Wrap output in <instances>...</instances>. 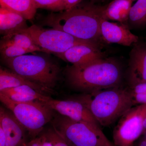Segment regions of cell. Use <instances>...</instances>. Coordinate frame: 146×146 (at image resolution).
I'll list each match as a JSON object with an SVG mask.
<instances>
[{
	"label": "cell",
	"mask_w": 146,
	"mask_h": 146,
	"mask_svg": "<svg viewBox=\"0 0 146 146\" xmlns=\"http://www.w3.org/2000/svg\"><path fill=\"white\" fill-rule=\"evenodd\" d=\"M131 1H136V0H131Z\"/></svg>",
	"instance_id": "32"
},
{
	"label": "cell",
	"mask_w": 146,
	"mask_h": 146,
	"mask_svg": "<svg viewBox=\"0 0 146 146\" xmlns=\"http://www.w3.org/2000/svg\"><path fill=\"white\" fill-rule=\"evenodd\" d=\"M3 60L11 71L48 89L52 90L59 79V66L43 56L25 54Z\"/></svg>",
	"instance_id": "5"
},
{
	"label": "cell",
	"mask_w": 146,
	"mask_h": 146,
	"mask_svg": "<svg viewBox=\"0 0 146 146\" xmlns=\"http://www.w3.org/2000/svg\"><path fill=\"white\" fill-rule=\"evenodd\" d=\"M1 39L25 49L30 52H43V50L35 43L31 37L22 30L4 35Z\"/></svg>",
	"instance_id": "19"
},
{
	"label": "cell",
	"mask_w": 146,
	"mask_h": 146,
	"mask_svg": "<svg viewBox=\"0 0 146 146\" xmlns=\"http://www.w3.org/2000/svg\"><path fill=\"white\" fill-rule=\"evenodd\" d=\"M102 18L99 6L80 3L70 10L50 13L43 23L101 47L103 41L100 30Z\"/></svg>",
	"instance_id": "1"
},
{
	"label": "cell",
	"mask_w": 146,
	"mask_h": 146,
	"mask_svg": "<svg viewBox=\"0 0 146 146\" xmlns=\"http://www.w3.org/2000/svg\"><path fill=\"white\" fill-rule=\"evenodd\" d=\"M133 1L131 0H113L104 6H99L102 18L107 21L127 22Z\"/></svg>",
	"instance_id": "14"
},
{
	"label": "cell",
	"mask_w": 146,
	"mask_h": 146,
	"mask_svg": "<svg viewBox=\"0 0 146 146\" xmlns=\"http://www.w3.org/2000/svg\"><path fill=\"white\" fill-rule=\"evenodd\" d=\"M25 146H27L26 145Z\"/></svg>",
	"instance_id": "33"
},
{
	"label": "cell",
	"mask_w": 146,
	"mask_h": 146,
	"mask_svg": "<svg viewBox=\"0 0 146 146\" xmlns=\"http://www.w3.org/2000/svg\"><path fill=\"white\" fill-rule=\"evenodd\" d=\"M23 85L31 86L44 94L52 93L53 91L52 89H48L40 84L28 80L11 70H9L1 67L0 91Z\"/></svg>",
	"instance_id": "15"
},
{
	"label": "cell",
	"mask_w": 146,
	"mask_h": 146,
	"mask_svg": "<svg viewBox=\"0 0 146 146\" xmlns=\"http://www.w3.org/2000/svg\"><path fill=\"white\" fill-rule=\"evenodd\" d=\"M136 146H146V141L144 137L140 141Z\"/></svg>",
	"instance_id": "28"
},
{
	"label": "cell",
	"mask_w": 146,
	"mask_h": 146,
	"mask_svg": "<svg viewBox=\"0 0 146 146\" xmlns=\"http://www.w3.org/2000/svg\"><path fill=\"white\" fill-rule=\"evenodd\" d=\"M83 0H63L65 10H69L74 8L81 3Z\"/></svg>",
	"instance_id": "24"
},
{
	"label": "cell",
	"mask_w": 146,
	"mask_h": 146,
	"mask_svg": "<svg viewBox=\"0 0 146 146\" xmlns=\"http://www.w3.org/2000/svg\"><path fill=\"white\" fill-rule=\"evenodd\" d=\"M101 34L103 41L130 46L138 42V37L131 32L127 25L123 23H114L102 18L100 21Z\"/></svg>",
	"instance_id": "10"
},
{
	"label": "cell",
	"mask_w": 146,
	"mask_h": 146,
	"mask_svg": "<svg viewBox=\"0 0 146 146\" xmlns=\"http://www.w3.org/2000/svg\"><path fill=\"white\" fill-rule=\"evenodd\" d=\"M1 7L17 12L27 20H31L36 13V9L33 0H0Z\"/></svg>",
	"instance_id": "18"
},
{
	"label": "cell",
	"mask_w": 146,
	"mask_h": 146,
	"mask_svg": "<svg viewBox=\"0 0 146 146\" xmlns=\"http://www.w3.org/2000/svg\"><path fill=\"white\" fill-rule=\"evenodd\" d=\"M41 137L42 139L41 146H53L52 144L45 136L44 133L41 135Z\"/></svg>",
	"instance_id": "27"
},
{
	"label": "cell",
	"mask_w": 146,
	"mask_h": 146,
	"mask_svg": "<svg viewBox=\"0 0 146 146\" xmlns=\"http://www.w3.org/2000/svg\"><path fill=\"white\" fill-rule=\"evenodd\" d=\"M143 126V134H144L146 131V111L145 115V117H144Z\"/></svg>",
	"instance_id": "29"
},
{
	"label": "cell",
	"mask_w": 146,
	"mask_h": 146,
	"mask_svg": "<svg viewBox=\"0 0 146 146\" xmlns=\"http://www.w3.org/2000/svg\"><path fill=\"white\" fill-rule=\"evenodd\" d=\"M146 104L136 106L127 110L119 118L113 132L116 146H133L143 133V122Z\"/></svg>",
	"instance_id": "8"
},
{
	"label": "cell",
	"mask_w": 146,
	"mask_h": 146,
	"mask_svg": "<svg viewBox=\"0 0 146 146\" xmlns=\"http://www.w3.org/2000/svg\"><path fill=\"white\" fill-rule=\"evenodd\" d=\"M36 9H44L54 11L65 10L63 0H33Z\"/></svg>",
	"instance_id": "22"
},
{
	"label": "cell",
	"mask_w": 146,
	"mask_h": 146,
	"mask_svg": "<svg viewBox=\"0 0 146 146\" xmlns=\"http://www.w3.org/2000/svg\"><path fill=\"white\" fill-rule=\"evenodd\" d=\"M6 138L4 131L0 125V146H6Z\"/></svg>",
	"instance_id": "25"
},
{
	"label": "cell",
	"mask_w": 146,
	"mask_h": 146,
	"mask_svg": "<svg viewBox=\"0 0 146 146\" xmlns=\"http://www.w3.org/2000/svg\"><path fill=\"white\" fill-rule=\"evenodd\" d=\"M44 134L53 146H70L53 129H48Z\"/></svg>",
	"instance_id": "23"
},
{
	"label": "cell",
	"mask_w": 146,
	"mask_h": 146,
	"mask_svg": "<svg viewBox=\"0 0 146 146\" xmlns=\"http://www.w3.org/2000/svg\"><path fill=\"white\" fill-rule=\"evenodd\" d=\"M75 99L84 104L103 126L112 124L133 106L128 88L120 86L86 92Z\"/></svg>",
	"instance_id": "3"
},
{
	"label": "cell",
	"mask_w": 146,
	"mask_h": 146,
	"mask_svg": "<svg viewBox=\"0 0 146 146\" xmlns=\"http://www.w3.org/2000/svg\"><path fill=\"white\" fill-rule=\"evenodd\" d=\"M0 100L24 126L31 136L35 138L44 126L53 119V110L40 102H18L0 93Z\"/></svg>",
	"instance_id": "6"
},
{
	"label": "cell",
	"mask_w": 146,
	"mask_h": 146,
	"mask_svg": "<svg viewBox=\"0 0 146 146\" xmlns=\"http://www.w3.org/2000/svg\"><path fill=\"white\" fill-rule=\"evenodd\" d=\"M127 22L134 28L146 26V0H137L132 6Z\"/></svg>",
	"instance_id": "20"
},
{
	"label": "cell",
	"mask_w": 146,
	"mask_h": 146,
	"mask_svg": "<svg viewBox=\"0 0 146 146\" xmlns=\"http://www.w3.org/2000/svg\"><path fill=\"white\" fill-rule=\"evenodd\" d=\"M0 125L4 131L6 146H25L26 145V129L12 113L1 107Z\"/></svg>",
	"instance_id": "11"
},
{
	"label": "cell",
	"mask_w": 146,
	"mask_h": 146,
	"mask_svg": "<svg viewBox=\"0 0 146 146\" xmlns=\"http://www.w3.org/2000/svg\"><path fill=\"white\" fill-rule=\"evenodd\" d=\"M92 2H96L99 1L100 0H91Z\"/></svg>",
	"instance_id": "30"
},
{
	"label": "cell",
	"mask_w": 146,
	"mask_h": 146,
	"mask_svg": "<svg viewBox=\"0 0 146 146\" xmlns=\"http://www.w3.org/2000/svg\"><path fill=\"white\" fill-rule=\"evenodd\" d=\"M128 78L129 85L146 82V43L138 42L131 51Z\"/></svg>",
	"instance_id": "13"
},
{
	"label": "cell",
	"mask_w": 146,
	"mask_h": 146,
	"mask_svg": "<svg viewBox=\"0 0 146 146\" xmlns=\"http://www.w3.org/2000/svg\"><path fill=\"white\" fill-rule=\"evenodd\" d=\"M144 134H145V136H144V138H145V141H146V131L145 133H144Z\"/></svg>",
	"instance_id": "31"
},
{
	"label": "cell",
	"mask_w": 146,
	"mask_h": 146,
	"mask_svg": "<svg viewBox=\"0 0 146 146\" xmlns=\"http://www.w3.org/2000/svg\"><path fill=\"white\" fill-rule=\"evenodd\" d=\"M23 16L13 11L0 8V32L5 35L28 27Z\"/></svg>",
	"instance_id": "17"
},
{
	"label": "cell",
	"mask_w": 146,
	"mask_h": 146,
	"mask_svg": "<svg viewBox=\"0 0 146 146\" xmlns=\"http://www.w3.org/2000/svg\"><path fill=\"white\" fill-rule=\"evenodd\" d=\"M57 56L72 65H81L104 58L100 48L89 44H79L73 46Z\"/></svg>",
	"instance_id": "12"
},
{
	"label": "cell",
	"mask_w": 146,
	"mask_h": 146,
	"mask_svg": "<svg viewBox=\"0 0 146 146\" xmlns=\"http://www.w3.org/2000/svg\"><path fill=\"white\" fill-rule=\"evenodd\" d=\"M51 122L53 129L70 146H116L100 126L60 115H54Z\"/></svg>",
	"instance_id": "4"
},
{
	"label": "cell",
	"mask_w": 146,
	"mask_h": 146,
	"mask_svg": "<svg viewBox=\"0 0 146 146\" xmlns=\"http://www.w3.org/2000/svg\"><path fill=\"white\" fill-rule=\"evenodd\" d=\"M0 50L3 60L18 57L30 53L25 49L2 39Z\"/></svg>",
	"instance_id": "21"
},
{
	"label": "cell",
	"mask_w": 146,
	"mask_h": 146,
	"mask_svg": "<svg viewBox=\"0 0 146 146\" xmlns=\"http://www.w3.org/2000/svg\"><path fill=\"white\" fill-rule=\"evenodd\" d=\"M66 75L72 88L86 93L120 86L123 71L116 60L104 58L85 64L69 66Z\"/></svg>",
	"instance_id": "2"
},
{
	"label": "cell",
	"mask_w": 146,
	"mask_h": 146,
	"mask_svg": "<svg viewBox=\"0 0 146 146\" xmlns=\"http://www.w3.org/2000/svg\"><path fill=\"white\" fill-rule=\"evenodd\" d=\"M41 136L39 137L34 138L33 140L30 141L29 143H27V146H41Z\"/></svg>",
	"instance_id": "26"
},
{
	"label": "cell",
	"mask_w": 146,
	"mask_h": 146,
	"mask_svg": "<svg viewBox=\"0 0 146 146\" xmlns=\"http://www.w3.org/2000/svg\"><path fill=\"white\" fill-rule=\"evenodd\" d=\"M21 30L27 33L43 52L56 55L65 52L73 46L79 44H89L100 48L98 45L80 40L56 29H48L34 25Z\"/></svg>",
	"instance_id": "7"
},
{
	"label": "cell",
	"mask_w": 146,
	"mask_h": 146,
	"mask_svg": "<svg viewBox=\"0 0 146 146\" xmlns=\"http://www.w3.org/2000/svg\"><path fill=\"white\" fill-rule=\"evenodd\" d=\"M0 93L12 101L18 102H40L45 103L51 98L47 95L42 94L27 85L5 89L0 91Z\"/></svg>",
	"instance_id": "16"
},
{
	"label": "cell",
	"mask_w": 146,
	"mask_h": 146,
	"mask_svg": "<svg viewBox=\"0 0 146 146\" xmlns=\"http://www.w3.org/2000/svg\"><path fill=\"white\" fill-rule=\"evenodd\" d=\"M50 108L59 115L74 121H84L100 126L89 109L78 100H54L51 98L45 103Z\"/></svg>",
	"instance_id": "9"
}]
</instances>
